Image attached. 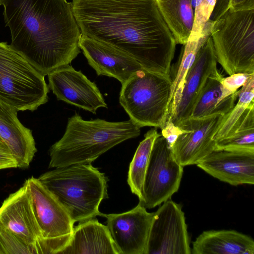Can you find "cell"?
<instances>
[{
  "instance_id": "5bb4252c",
  "label": "cell",
  "mask_w": 254,
  "mask_h": 254,
  "mask_svg": "<svg viewBox=\"0 0 254 254\" xmlns=\"http://www.w3.org/2000/svg\"><path fill=\"white\" fill-rule=\"evenodd\" d=\"M49 88L59 100L95 114L99 108H107L96 84L80 71L67 65L48 74Z\"/></svg>"
},
{
  "instance_id": "ac0fdd59",
  "label": "cell",
  "mask_w": 254,
  "mask_h": 254,
  "mask_svg": "<svg viewBox=\"0 0 254 254\" xmlns=\"http://www.w3.org/2000/svg\"><path fill=\"white\" fill-rule=\"evenodd\" d=\"M17 111L0 100V136L16 159L18 168L29 167L37 152L32 131L17 118Z\"/></svg>"
},
{
  "instance_id": "f546056e",
  "label": "cell",
  "mask_w": 254,
  "mask_h": 254,
  "mask_svg": "<svg viewBox=\"0 0 254 254\" xmlns=\"http://www.w3.org/2000/svg\"><path fill=\"white\" fill-rule=\"evenodd\" d=\"M251 74L239 73L230 75L226 77H223L221 83L225 89L231 93H233L246 83Z\"/></svg>"
},
{
  "instance_id": "9a60e30c",
  "label": "cell",
  "mask_w": 254,
  "mask_h": 254,
  "mask_svg": "<svg viewBox=\"0 0 254 254\" xmlns=\"http://www.w3.org/2000/svg\"><path fill=\"white\" fill-rule=\"evenodd\" d=\"M79 46L98 75L114 77L122 85L143 69L134 59L123 51L82 34Z\"/></svg>"
},
{
  "instance_id": "ffe728a7",
  "label": "cell",
  "mask_w": 254,
  "mask_h": 254,
  "mask_svg": "<svg viewBox=\"0 0 254 254\" xmlns=\"http://www.w3.org/2000/svg\"><path fill=\"white\" fill-rule=\"evenodd\" d=\"M192 254H254V241L235 230L203 232L192 243Z\"/></svg>"
},
{
  "instance_id": "30bf717a",
  "label": "cell",
  "mask_w": 254,
  "mask_h": 254,
  "mask_svg": "<svg viewBox=\"0 0 254 254\" xmlns=\"http://www.w3.org/2000/svg\"><path fill=\"white\" fill-rule=\"evenodd\" d=\"M182 205L171 198L154 212L146 254H190V238Z\"/></svg>"
},
{
  "instance_id": "8fae6325",
  "label": "cell",
  "mask_w": 254,
  "mask_h": 254,
  "mask_svg": "<svg viewBox=\"0 0 254 254\" xmlns=\"http://www.w3.org/2000/svg\"><path fill=\"white\" fill-rule=\"evenodd\" d=\"M154 215L139 202L127 212L99 216L107 218L106 226L120 254H146Z\"/></svg>"
},
{
  "instance_id": "277c9868",
  "label": "cell",
  "mask_w": 254,
  "mask_h": 254,
  "mask_svg": "<svg viewBox=\"0 0 254 254\" xmlns=\"http://www.w3.org/2000/svg\"><path fill=\"white\" fill-rule=\"evenodd\" d=\"M56 197L74 224L99 216L109 197L108 178L91 164H75L46 172L38 178Z\"/></svg>"
},
{
  "instance_id": "d6a6232c",
  "label": "cell",
  "mask_w": 254,
  "mask_h": 254,
  "mask_svg": "<svg viewBox=\"0 0 254 254\" xmlns=\"http://www.w3.org/2000/svg\"></svg>"
},
{
  "instance_id": "5b68a950",
  "label": "cell",
  "mask_w": 254,
  "mask_h": 254,
  "mask_svg": "<svg viewBox=\"0 0 254 254\" xmlns=\"http://www.w3.org/2000/svg\"><path fill=\"white\" fill-rule=\"evenodd\" d=\"M254 9L228 10L211 30L218 62L230 75L254 73Z\"/></svg>"
},
{
  "instance_id": "603a6c76",
  "label": "cell",
  "mask_w": 254,
  "mask_h": 254,
  "mask_svg": "<svg viewBox=\"0 0 254 254\" xmlns=\"http://www.w3.org/2000/svg\"><path fill=\"white\" fill-rule=\"evenodd\" d=\"M177 44L185 45L192 29L194 11L191 0H155Z\"/></svg>"
},
{
  "instance_id": "52a82bcc",
  "label": "cell",
  "mask_w": 254,
  "mask_h": 254,
  "mask_svg": "<svg viewBox=\"0 0 254 254\" xmlns=\"http://www.w3.org/2000/svg\"><path fill=\"white\" fill-rule=\"evenodd\" d=\"M170 78L142 69L122 85L119 102L140 128H162L168 117Z\"/></svg>"
},
{
  "instance_id": "9c48e42d",
  "label": "cell",
  "mask_w": 254,
  "mask_h": 254,
  "mask_svg": "<svg viewBox=\"0 0 254 254\" xmlns=\"http://www.w3.org/2000/svg\"><path fill=\"white\" fill-rule=\"evenodd\" d=\"M183 168L160 134L152 146L139 202L150 209L170 198L179 190Z\"/></svg>"
},
{
  "instance_id": "836d02e7",
  "label": "cell",
  "mask_w": 254,
  "mask_h": 254,
  "mask_svg": "<svg viewBox=\"0 0 254 254\" xmlns=\"http://www.w3.org/2000/svg\"></svg>"
},
{
  "instance_id": "83f0119b",
  "label": "cell",
  "mask_w": 254,
  "mask_h": 254,
  "mask_svg": "<svg viewBox=\"0 0 254 254\" xmlns=\"http://www.w3.org/2000/svg\"><path fill=\"white\" fill-rule=\"evenodd\" d=\"M217 0H197L194 8V23L190 36L200 35L210 19Z\"/></svg>"
},
{
  "instance_id": "3957f363",
  "label": "cell",
  "mask_w": 254,
  "mask_h": 254,
  "mask_svg": "<svg viewBox=\"0 0 254 254\" xmlns=\"http://www.w3.org/2000/svg\"><path fill=\"white\" fill-rule=\"evenodd\" d=\"M140 133V127L130 119L86 121L76 113L68 119L63 137L49 149V168L91 164L112 147Z\"/></svg>"
},
{
  "instance_id": "7c38bea8",
  "label": "cell",
  "mask_w": 254,
  "mask_h": 254,
  "mask_svg": "<svg viewBox=\"0 0 254 254\" xmlns=\"http://www.w3.org/2000/svg\"><path fill=\"white\" fill-rule=\"evenodd\" d=\"M225 116L218 114L200 119L189 118L180 126L186 130L170 148L182 166L196 165L214 150L213 137Z\"/></svg>"
},
{
  "instance_id": "cb8c5ba5",
  "label": "cell",
  "mask_w": 254,
  "mask_h": 254,
  "mask_svg": "<svg viewBox=\"0 0 254 254\" xmlns=\"http://www.w3.org/2000/svg\"><path fill=\"white\" fill-rule=\"evenodd\" d=\"M254 73L238 90V101L230 112L225 115L213 139L214 141L229 137L239 127L250 107L254 105Z\"/></svg>"
},
{
  "instance_id": "d6986e66",
  "label": "cell",
  "mask_w": 254,
  "mask_h": 254,
  "mask_svg": "<svg viewBox=\"0 0 254 254\" xmlns=\"http://www.w3.org/2000/svg\"><path fill=\"white\" fill-rule=\"evenodd\" d=\"M120 254L107 227L95 218L73 228L68 244L59 254Z\"/></svg>"
},
{
  "instance_id": "d4e9b609",
  "label": "cell",
  "mask_w": 254,
  "mask_h": 254,
  "mask_svg": "<svg viewBox=\"0 0 254 254\" xmlns=\"http://www.w3.org/2000/svg\"><path fill=\"white\" fill-rule=\"evenodd\" d=\"M160 135L156 128L149 130L144 138L139 143L130 162L127 182L131 192L142 198V189L145 173L154 142Z\"/></svg>"
},
{
  "instance_id": "7a4b0ae2",
  "label": "cell",
  "mask_w": 254,
  "mask_h": 254,
  "mask_svg": "<svg viewBox=\"0 0 254 254\" xmlns=\"http://www.w3.org/2000/svg\"><path fill=\"white\" fill-rule=\"evenodd\" d=\"M11 47L43 75L80 53V29L66 0H0Z\"/></svg>"
},
{
  "instance_id": "1f68e13d",
  "label": "cell",
  "mask_w": 254,
  "mask_h": 254,
  "mask_svg": "<svg viewBox=\"0 0 254 254\" xmlns=\"http://www.w3.org/2000/svg\"><path fill=\"white\" fill-rule=\"evenodd\" d=\"M161 129V135L165 138L170 147L174 144L179 136L186 130L175 125L171 121L167 122Z\"/></svg>"
},
{
  "instance_id": "4316f807",
  "label": "cell",
  "mask_w": 254,
  "mask_h": 254,
  "mask_svg": "<svg viewBox=\"0 0 254 254\" xmlns=\"http://www.w3.org/2000/svg\"><path fill=\"white\" fill-rule=\"evenodd\" d=\"M0 254H37V252L34 247L0 222Z\"/></svg>"
},
{
  "instance_id": "4fadbf2b",
  "label": "cell",
  "mask_w": 254,
  "mask_h": 254,
  "mask_svg": "<svg viewBox=\"0 0 254 254\" xmlns=\"http://www.w3.org/2000/svg\"><path fill=\"white\" fill-rule=\"evenodd\" d=\"M0 222L37 254H47L45 239L37 220L26 184L10 193L0 206Z\"/></svg>"
},
{
  "instance_id": "44dd1931",
  "label": "cell",
  "mask_w": 254,
  "mask_h": 254,
  "mask_svg": "<svg viewBox=\"0 0 254 254\" xmlns=\"http://www.w3.org/2000/svg\"><path fill=\"white\" fill-rule=\"evenodd\" d=\"M213 22L210 19L200 35L190 36L184 45L178 61L174 65L171 66L170 77L171 86L168 103L167 122L170 121L175 113L181 98L185 77L193 64L199 49L210 36Z\"/></svg>"
},
{
  "instance_id": "6da1fadb",
  "label": "cell",
  "mask_w": 254,
  "mask_h": 254,
  "mask_svg": "<svg viewBox=\"0 0 254 254\" xmlns=\"http://www.w3.org/2000/svg\"><path fill=\"white\" fill-rule=\"evenodd\" d=\"M81 34L117 48L170 77L176 42L155 0H73Z\"/></svg>"
},
{
  "instance_id": "7402d4cb",
  "label": "cell",
  "mask_w": 254,
  "mask_h": 254,
  "mask_svg": "<svg viewBox=\"0 0 254 254\" xmlns=\"http://www.w3.org/2000/svg\"><path fill=\"white\" fill-rule=\"evenodd\" d=\"M218 72L210 76L195 103L190 118L200 119L213 115L228 114L238 99V90L231 93L223 86Z\"/></svg>"
},
{
  "instance_id": "f1b7e54d",
  "label": "cell",
  "mask_w": 254,
  "mask_h": 254,
  "mask_svg": "<svg viewBox=\"0 0 254 254\" xmlns=\"http://www.w3.org/2000/svg\"><path fill=\"white\" fill-rule=\"evenodd\" d=\"M251 9H254V0H217L211 20L218 19L228 10L237 11Z\"/></svg>"
},
{
  "instance_id": "4dcf8cb0",
  "label": "cell",
  "mask_w": 254,
  "mask_h": 254,
  "mask_svg": "<svg viewBox=\"0 0 254 254\" xmlns=\"http://www.w3.org/2000/svg\"><path fill=\"white\" fill-rule=\"evenodd\" d=\"M17 167V161L11 151L0 136V170Z\"/></svg>"
},
{
  "instance_id": "ba28073f",
  "label": "cell",
  "mask_w": 254,
  "mask_h": 254,
  "mask_svg": "<svg viewBox=\"0 0 254 254\" xmlns=\"http://www.w3.org/2000/svg\"><path fill=\"white\" fill-rule=\"evenodd\" d=\"M24 183L45 241L47 254H59L70 241L74 223L56 197L38 178L31 177Z\"/></svg>"
},
{
  "instance_id": "2e32d148",
  "label": "cell",
  "mask_w": 254,
  "mask_h": 254,
  "mask_svg": "<svg viewBox=\"0 0 254 254\" xmlns=\"http://www.w3.org/2000/svg\"><path fill=\"white\" fill-rule=\"evenodd\" d=\"M217 63L210 36L199 49L185 77L180 99L170 120L175 125L180 127L190 118L207 78L219 72Z\"/></svg>"
},
{
  "instance_id": "484cf974",
  "label": "cell",
  "mask_w": 254,
  "mask_h": 254,
  "mask_svg": "<svg viewBox=\"0 0 254 254\" xmlns=\"http://www.w3.org/2000/svg\"><path fill=\"white\" fill-rule=\"evenodd\" d=\"M214 150L254 151V105L234 133L215 141Z\"/></svg>"
},
{
  "instance_id": "8992f818",
  "label": "cell",
  "mask_w": 254,
  "mask_h": 254,
  "mask_svg": "<svg viewBox=\"0 0 254 254\" xmlns=\"http://www.w3.org/2000/svg\"><path fill=\"white\" fill-rule=\"evenodd\" d=\"M45 76L6 42H0V100L18 111H34L48 100Z\"/></svg>"
},
{
  "instance_id": "e0dca14e",
  "label": "cell",
  "mask_w": 254,
  "mask_h": 254,
  "mask_svg": "<svg viewBox=\"0 0 254 254\" xmlns=\"http://www.w3.org/2000/svg\"><path fill=\"white\" fill-rule=\"evenodd\" d=\"M196 165L232 186L254 184V151L214 150Z\"/></svg>"
}]
</instances>
